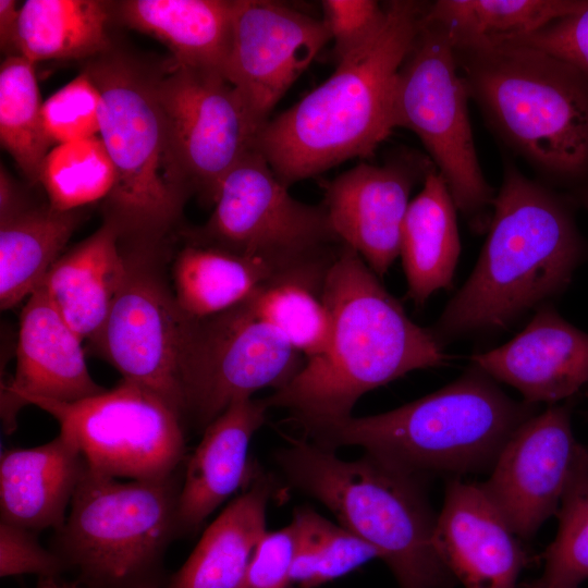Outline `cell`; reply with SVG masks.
Here are the masks:
<instances>
[{
	"label": "cell",
	"mask_w": 588,
	"mask_h": 588,
	"mask_svg": "<svg viewBox=\"0 0 588 588\" xmlns=\"http://www.w3.org/2000/svg\"><path fill=\"white\" fill-rule=\"evenodd\" d=\"M332 331L326 351L265 400L290 412L305 434L352 415L367 392L441 365L443 345L413 322L362 257L344 245L322 285Z\"/></svg>",
	"instance_id": "obj_1"
},
{
	"label": "cell",
	"mask_w": 588,
	"mask_h": 588,
	"mask_svg": "<svg viewBox=\"0 0 588 588\" xmlns=\"http://www.w3.org/2000/svg\"><path fill=\"white\" fill-rule=\"evenodd\" d=\"M565 195L531 180L509 159L477 264L431 328L446 344L506 328L563 292L588 259Z\"/></svg>",
	"instance_id": "obj_2"
},
{
	"label": "cell",
	"mask_w": 588,
	"mask_h": 588,
	"mask_svg": "<svg viewBox=\"0 0 588 588\" xmlns=\"http://www.w3.org/2000/svg\"><path fill=\"white\" fill-rule=\"evenodd\" d=\"M427 3L394 0L379 33L336 63L328 79L262 126L256 147L287 187L352 158L392 133L397 74Z\"/></svg>",
	"instance_id": "obj_3"
},
{
	"label": "cell",
	"mask_w": 588,
	"mask_h": 588,
	"mask_svg": "<svg viewBox=\"0 0 588 588\" xmlns=\"http://www.w3.org/2000/svg\"><path fill=\"white\" fill-rule=\"evenodd\" d=\"M453 49L469 98L498 137L543 184L588 208V77L526 46Z\"/></svg>",
	"instance_id": "obj_4"
},
{
	"label": "cell",
	"mask_w": 588,
	"mask_h": 588,
	"mask_svg": "<svg viewBox=\"0 0 588 588\" xmlns=\"http://www.w3.org/2000/svg\"><path fill=\"white\" fill-rule=\"evenodd\" d=\"M538 405L510 397L473 365L458 379L392 411L351 416L307 433L335 451L359 446L378 460L422 477L490 473L513 432Z\"/></svg>",
	"instance_id": "obj_5"
},
{
	"label": "cell",
	"mask_w": 588,
	"mask_h": 588,
	"mask_svg": "<svg viewBox=\"0 0 588 588\" xmlns=\"http://www.w3.org/2000/svg\"><path fill=\"white\" fill-rule=\"evenodd\" d=\"M287 440L274 454L284 478L322 503L341 526L373 546L400 588H453L457 584L434 547L437 514L422 477L368 453L343 460L310 440Z\"/></svg>",
	"instance_id": "obj_6"
},
{
	"label": "cell",
	"mask_w": 588,
	"mask_h": 588,
	"mask_svg": "<svg viewBox=\"0 0 588 588\" xmlns=\"http://www.w3.org/2000/svg\"><path fill=\"white\" fill-rule=\"evenodd\" d=\"M85 71L100 94L101 138L115 171L107 221L120 236L160 240L179 219L191 183L172 146L155 75L103 52Z\"/></svg>",
	"instance_id": "obj_7"
},
{
	"label": "cell",
	"mask_w": 588,
	"mask_h": 588,
	"mask_svg": "<svg viewBox=\"0 0 588 588\" xmlns=\"http://www.w3.org/2000/svg\"><path fill=\"white\" fill-rule=\"evenodd\" d=\"M181 485L177 471L123 482L87 467L52 550L81 588H162Z\"/></svg>",
	"instance_id": "obj_8"
},
{
	"label": "cell",
	"mask_w": 588,
	"mask_h": 588,
	"mask_svg": "<svg viewBox=\"0 0 588 588\" xmlns=\"http://www.w3.org/2000/svg\"><path fill=\"white\" fill-rule=\"evenodd\" d=\"M469 94L446 33L426 17L397 74L393 125L420 139L473 231L489 226L494 189L483 176L469 114Z\"/></svg>",
	"instance_id": "obj_9"
},
{
	"label": "cell",
	"mask_w": 588,
	"mask_h": 588,
	"mask_svg": "<svg viewBox=\"0 0 588 588\" xmlns=\"http://www.w3.org/2000/svg\"><path fill=\"white\" fill-rule=\"evenodd\" d=\"M191 242L264 261L280 275L326 272L344 247L324 206L292 197L257 147L225 175Z\"/></svg>",
	"instance_id": "obj_10"
},
{
	"label": "cell",
	"mask_w": 588,
	"mask_h": 588,
	"mask_svg": "<svg viewBox=\"0 0 588 588\" xmlns=\"http://www.w3.org/2000/svg\"><path fill=\"white\" fill-rule=\"evenodd\" d=\"M53 416L88 468L114 478L160 479L185 457V422L161 396L122 379L110 390L76 402L28 396Z\"/></svg>",
	"instance_id": "obj_11"
},
{
	"label": "cell",
	"mask_w": 588,
	"mask_h": 588,
	"mask_svg": "<svg viewBox=\"0 0 588 588\" xmlns=\"http://www.w3.org/2000/svg\"><path fill=\"white\" fill-rule=\"evenodd\" d=\"M196 321L154 266L128 258L124 286L91 344L124 380L161 396L185 422L184 383Z\"/></svg>",
	"instance_id": "obj_12"
},
{
	"label": "cell",
	"mask_w": 588,
	"mask_h": 588,
	"mask_svg": "<svg viewBox=\"0 0 588 588\" xmlns=\"http://www.w3.org/2000/svg\"><path fill=\"white\" fill-rule=\"evenodd\" d=\"M305 357L242 303L197 320L184 383L185 422L205 430L231 404L284 388Z\"/></svg>",
	"instance_id": "obj_13"
},
{
	"label": "cell",
	"mask_w": 588,
	"mask_h": 588,
	"mask_svg": "<svg viewBox=\"0 0 588 588\" xmlns=\"http://www.w3.org/2000/svg\"><path fill=\"white\" fill-rule=\"evenodd\" d=\"M172 146L193 192L212 204L262 128L234 86L215 72L175 64L155 75Z\"/></svg>",
	"instance_id": "obj_14"
},
{
	"label": "cell",
	"mask_w": 588,
	"mask_h": 588,
	"mask_svg": "<svg viewBox=\"0 0 588 588\" xmlns=\"http://www.w3.org/2000/svg\"><path fill=\"white\" fill-rule=\"evenodd\" d=\"M588 476V446L572 428V405L553 404L524 421L480 486L520 540L556 516L567 491Z\"/></svg>",
	"instance_id": "obj_15"
},
{
	"label": "cell",
	"mask_w": 588,
	"mask_h": 588,
	"mask_svg": "<svg viewBox=\"0 0 588 588\" xmlns=\"http://www.w3.org/2000/svg\"><path fill=\"white\" fill-rule=\"evenodd\" d=\"M329 40L322 20L284 3L234 0L226 79L261 127Z\"/></svg>",
	"instance_id": "obj_16"
},
{
	"label": "cell",
	"mask_w": 588,
	"mask_h": 588,
	"mask_svg": "<svg viewBox=\"0 0 588 588\" xmlns=\"http://www.w3.org/2000/svg\"><path fill=\"white\" fill-rule=\"evenodd\" d=\"M432 169L429 157L406 150L381 166L360 162L324 184L322 205L335 234L378 277L400 256L411 192Z\"/></svg>",
	"instance_id": "obj_17"
},
{
	"label": "cell",
	"mask_w": 588,
	"mask_h": 588,
	"mask_svg": "<svg viewBox=\"0 0 588 588\" xmlns=\"http://www.w3.org/2000/svg\"><path fill=\"white\" fill-rule=\"evenodd\" d=\"M433 541L440 560L464 588L519 587L528 555L480 482L448 481Z\"/></svg>",
	"instance_id": "obj_18"
},
{
	"label": "cell",
	"mask_w": 588,
	"mask_h": 588,
	"mask_svg": "<svg viewBox=\"0 0 588 588\" xmlns=\"http://www.w3.org/2000/svg\"><path fill=\"white\" fill-rule=\"evenodd\" d=\"M493 380L515 388L531 404H559L588 385V333L547 303L515 338L470 357Z\"/></svg>",
	"instance_id": "obj_19"
},
{
	"label": "cell",
	"mask_w": 588,
	"mask_h": 588,
	"mask_svg": "<svg viewBox=\"0 0 588 588\" xmlns=\"http://www.w3.org/2000/svg\"><path fill=\"white\" fill-rule=\"evenodd\" d=\"M82 342L38 287L20 317L15 376L2 384L1 416L8 433L16 426L25 397L76 402L106 390L91 378Z\"/></svg>",
	"instance_id": "obj_20"
},
{
	"label": "cell",
	"mask_w": 588,
	"mask_h": 588,
	"mask_svg": "<svg viewBox=\"0 0 588 588\" xmlns=\"http://www.w3.org/2000/svg\"><path fill=\"white\" fill-rule=\"evenodd\" d=\"M267 411L264 399L240 400L204 430L180 489L181 534L196 530L223 501L254 479L259 468L249 462V444Z\"/></svg>",
	"instance_id": "obj_21"
},
{
	"label": "cell",
	"mask_w": 588,
	"mask_h": 588,
	"mask_svg": "<svg viewBox=\"0 0 588 588\" xmlns=\"http://www.w3.org/2000/svg\"><path fill=\"white\" fill-rule=\"evenodd\" d=\"M87 467L77 446L62 432L35 448L3 451L1 520L35 532L60 531Z\"/></svg>",
	"instance_id": "obj_22"
},
{
	"label": "cell",
	"mask_w": 588,
	"mask_h": 588,
	"mask_svg": "<svg viewBox=\"0 0 588 588\" xmlns=\"http://www.w3.org/2000/svg\"><path fill=\"white\" fill-rule=\"evenodd\" d=\"M118 229L106 221L94 234L62 254L41 284L63 320L93 342L102 329L128 274Z\"/></svg>",
	"instance_id": "obj_23"
},
{
	"label": "cell",
	"mask_w": 588,
	"mask_h": 588,
	"mask_svg": "<svg viewBox=\"0 0 588 588\" xmlns=\"http://www.w3.org/2000/svg\"><path fill=\"white\" fill-rule=\"evenodd\" d=\"M274 489L273 477L259 469L204 531L164 588H235L267 534V507Z\"/></svg>",
	"instance_id": "obj_24"
},
{
	"label": "cell",
	"mask_w": 588,
	"mask_h": 588,
	"mask_svg": "<svg viewBox=\"0 0 588 588\" xmlns=\"http://www.w3.org/2000/svg\"><path fill=\"white\" fill-rule=\"evenodd\" d=\"M119 13L126 25L162 42L175 64L226 78L234 0H127Z\"/></svg>",
	"instance_id": "obj_25"
},
{
	"label": "cell",
	"mask_w": 588,
	"mask_h": 588,
	"mask_svg": "<svg viewBox=\"0 0 588 588\" xmlns=\"http://www.w3.org/2000/svg\"><path fill=\"white\" fill-rule=\"evenodd\" d=\"M456 211L446 183L432 169L409 203L401 233L407 296L418 306L453 282L461 254Z\"/></svg>",
	"instance_id": "obj_26"
},
{
	"label": "cell",
	"mask_w": 588,
	"mask_h": 588,
	"mask_svg": "<svg viewBox=\"0 0 588 588\" xmlns=\"http://www.w3.org/2000/svg\"><path fill=\"white\" fill-rule=\"evenodd\" d=\"M279 275L264 261L189 242L173 262V294L188 317L201 320L238 306Z\"/></svg>",
	"instance_id": "obj_27"
},
{
	"label": "cell",
	"mask_w": 588,
	"mask_h": 588,
	"mask_svg": "<svg viewBox=\"0 0 588 588\" xmlns=\"http://www.w3.org/2000/svg\"><path fill=\"white\" fill-rule=\"evenodd\" d=\"M79 223L77 210L27 207L0 220V306L29 297L62 255Z\"/></svg>",
	"instance_id": "obj_28"
},
{
	"label": "cell",
	"mask_w": 588,
	"mask_h": 588,
	"mask_svg": "<svg viewBox=\"0 0 588 588\" xmlns=\"http://www.w3.org/2000/svg\"><path fill=\"white\" fill-rule=\"evenodd\" d=\"M588 0H438L426 17L453 48L495 46L530 35L581 10Z\"/></svg>",
	"instance_id": "obj_29"
},
{
	"label": "cell",
	"mask_w": 588,
	"mask_h": 588,
	"mask_svg": "<svg viewBox=\"0 0 588 588\" xmlns=\"http://www.w3.org/2000/svg\"><path fill=\"white\" fill-rule=\"evenodd\" d=\"M109 17L103 1L27 0L20 7L19 54L34 64L102 54Z\"/></svg>",
	"instance_id": "obj_30"
},
{
	"label": "cell",
	"mask_w": 588,
	"mask_h": 588,
	"mask_svg": "<svg viewBox=\"0 0 588 588\" xmlns=\"http://www.w3.org/2000/svg\"><path fill=\"white\" fill-rule=\"evenodd\" d=\"M327 272L275 277L243 302L256 318L275 329L306 360L321 355L331 338L332 319L322 297Z\"/></svg>",
	"instance_id": "obj_31"
},
{
	"label": "cell",
	"mask_w": 588,
	"mask_h": 588,
	"mask_svg": "<svg viewBox=\"0 0 588 588\" xmlns=\"http://www.w3.org/2000/svg\"><path fill=\"white\" fill-rule=\"evenodd\" d=\"M41 108L35 64L22 56L5 58L0 68V139L33 184L39 182L45 158L53 147Z\"/></svg>",
	"instance_id": "obj_32"
},
{
	"label": "cell",
	"mask_w": 588,
	"mask_h": 588,
	"mask_svg": "<svg viewBox=\"0 0 588 588\" xmlns=\"http://www.w3.org/2000/svg\"><path fill=\"white\" fill-rule=\"evenodd\" d=\"M291 523L295 530L291 581L296 588H316L381 560L373 546L311 507L296 509Z\"/></svg>",
	"instance_id": "obj_33"
},
{
	"label": "cell",
	"mask_w": 588,
	"mask_h": 588,
	"mask_svg": "<svg viewBox=\"0 0 588 588\" xmlns=\"http://www.w3.org/2000/svg\"><path fill=\"white\" fill-rule=\"evenodd\" d=\"M114 182V167L99 135L53 146L39 180L49 206L61 211L106 199Z\"/></svg>",
	"instance_id": "obj_34"
},
{
	"label": "cell",
	"mask_w": 588,
	"mask_h": 588,
	"mask_svg": "<svg viewBox=\"0 0 588 588\" xmlns=\"http://www.w3.org/2000/svg\"><path fill=\"white\" fill-rule=\"evenodd\" d=\"M554 539L543 552V571L518 588H579L588 579V476L565 494L555 516Z\"/></svg>",
	"instance_id": "obj_35"
},
{
	"label": "cell",
	"mask_w": 588,
	"mask_h": 588,
	"mask_svg": "<svg viewBox=\"0 0 588 588\" xmlns=\"http://www.w3.org/2000/svg\"><path fill=\"white\" fill-rule=\"evenodd\" d=\"M41 117L53 146L98 136L100 94L88 73L84 70L42 102Z\"/></svg>",
	"instance_id": "obj_36"
},
{
	"label": "cell",
	"mask_w": 588,
	"mask_h": 588,
	"mask_svg": "<svg viewBox=\"0 0 588 588\" xmlns=\"http://www.w3.org/2000/svg\"><path fill=\"white\" fill-rule=\"evenodd\" d=\"M321 7L336 63L366 46L387 16L385 4L373 0H323Z\"/></svg>",
	"instance_id": "obj_37"
},
{
	"label": "cell",
	"mask_w": 588,
	"mask_h": 588,
	"mask_svg": "<svg viewBox=\"0 0 588 588\" xmlns=\"http://www.w3.org/2000/svg\"><path fill=\"white\" fill-rule=\"evenodd\" d=\"M37 532L0 520V576L34 574L38 577L61 576L69 571L63 559L45 549Z\"/></svg>",
	"instance_id": "obj_38"
},
{
	"label": "cell",
	"mask_w": 588,
	"mask_h": 588,
	"mask_svg": "<svg viewBox=\"0 0 588 588\" xmlns=\"http://www.w3.org/2000/svg\"><path fill=\"white\" fill-rule=\"evenodd\" d=\"M503 44L541 50L588 77V2L571 15L559 19L530 35Z\"/></svg>",
	"instance_id": "obj_39"
},
{
	"label": "cell",
	"mask_w": 588,
	"mask_h": 588,
	"mask_svg": "<svg viewBox=\"0 0 588 588\" xmlns=\"http://www.w3.org/2000/svg\"><path fill=\"white\" fill-rule=\"evenodd\" d=\"M294 546L292 523L267 531L235 588H290Z\"/></svg>",
	"instance_id": "obj_40"
},
{
	"label": "cell",
	"mask_w": 588,
	"mask_h": 588,
	"mask_svg": "<svg viewBox=\"0 0 588 588\" xmlns=\"http://www.w3.org/2000/svg\"><path fill=\"white\" fill-rule=\"evenodd\" d=\"M20 8L16 1L0 0V45L11 56H20L17 49Z\"/></svg>",
	"instance_id": "obj_41"
},
{
	"label": "cell",
	"mask_w": 588,
	"mask_h": 588,
	"mask_svg": "<svg viewBox=\"0 0 588 588\" xmlns=\"http://www.w3.org/2000/svg\"><path fill=\"white\" fill-rule=\"evenodd\" d=\"M22 200L16 185L8 172L1 168L0 171V220L17 213L27 208Z\"/></svg>",
	"instance_id": "obj_42"
},
{
	"label": "cell",
	"mask_w": 588,
	"mask_h": 588,
	"mask_svg": "<svg viewBox=\"0 0 588 588\" xmlns=\"http://www.w3.org/2000/svg\"><path fill=\"white\" fill-rule=\"evenodd\" d=\"M36 588H81L76 580H65L61 576L38 577Z\"/></svg>",
	"instance_id": "obj_43"
},
{
	"label": "cell",
	"mask_w": 588,
	"mask_h": 588,
	"mask_svg": "<svg viewBox=\"0 0 588 588\" xmlns=\"http://www.w3.org/2000/svg\"><path fill=\"white\" fill-rule=\"evenodd\" d=\"M290 588H296V587H294V586H291Z\"/></svg>",
	"instance_id": "obj_44"
}]
</instances>
